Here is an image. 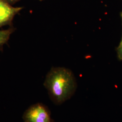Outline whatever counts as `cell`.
I'll list each match as a JSON object with an SVG mask.
<instances>
[{"mask_svg":"<svg viewBox=\"0 0 122 122\" xmlns=\"http://www.w3.org/2000/svg\"><path fill=\"white\" fill-rule=\"evenodd\" d=\"M22 9V7H14L4 0H0V28L10 24Z\"/></svg>","mask_w":122,"mask_h":122,"instance_id":"3957f363","label":"cell"},{"mask_svg":"<svg viewBox=\"0 0 122 122\" xmlns=\"http://www.w3.org/2000/svg\"><path fill=\"white\" fill-rule=\"evenodd\" d=\"M44 86L49 96L56 105H61L70 99L77 88L76 79L72 72L63 67H53L47 74Z\"/></svg>","mask_w":122,"mask_h":122,"instance_id":"6da1fadb","label":"cell"},{"mask_svg":"<svg viewBox=\"0 0 122 122\" xmlns=\"http://www.w3.org/2000/svg\"><path fill=\"white\" fill-rule=\"evenodd\" d=\"M120 16L122 21V11L120 13ZM116 52H117V56L118 60L122 61V37L121 40L118 46L116 48Z\"/></svg>","mask_w":122,"mask_h":122,"instance_id":"5b68a950","label":"cell"},{"mask_svg":"<svg viewBox=\"0 0 122 122\" xmlns=\"http://www.w3.org/2000/svg\"><path fill=\"white\" fill-rule=\"evenodd\" d=\"M24 122H55L48 108L42 103L31 105L23 116Z\"/></svg>","mask_w":122,"mask_h":122,"instance_id":"7a4b0ae2","label":"cell"},{"mask_svg":"<svg viewBox=\"0 0 122 122\" xmlns=\"http://www.w3.org/2000/svg\"><path fill=\"white\" fill-rule=\"evenodd\" d=\"M2 46V45H0V48Z\"/></svg>","mask_w":122,"mask_h":122,"instance_id":"52a82bcc","label":"cell"},{"mask_svg":"<svg viewBox=\"0 0 122 122\" xmlns=\"http://www.w3.org/2000/svg\"><path fill=\"white\" fill-rule=\"evenodd\" d=\"M5 2L8 3L9 4L12 5L13 4H15V3L17 2L20 0H4Z\"/></svg>","mask_w":122,"mask_h":122,"instance_id":"8992f818","label":"cell"},{"mask_svg":"<svg viewBox=\"0 0 122 122\" xmlns=\"http://www.w3.org/2000/svg\"><path fill=\"white\" fill-rule=\"evenodd\" d=\"M14 30L9 29L6 30H0V45H3L8 41L10 36L13 33Z\"/></svg>","mask_w":122,"mask_h":122,"instance_id":"277c9868","label":"cell"},{"mask_svg":"<svg viewBox=\"0 0 122 122\" xmlns=\"http://www.w3.org/2000/svg\"><path fill=\"white\" fill-rule=\"evenodd\" d=\"M39 1H42V0H39Z\"/></svg>","mask_w":122,"mask_h":122,"instance_id":"ba28073f","label":"cell"}]
</instances>
